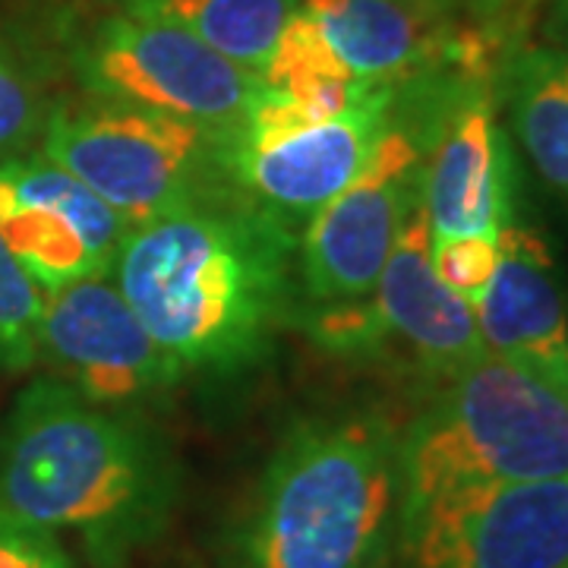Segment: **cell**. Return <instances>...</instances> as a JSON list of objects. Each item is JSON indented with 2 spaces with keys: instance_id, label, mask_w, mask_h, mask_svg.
Returning <instances> with one entry per match:
<instances>
[{
  "instance_id": "obj_1",
  "label": "cell",
  "mask_w": 568,
  "mask_h": 568,
  "mask_svg": "<svg viewBox=\"0 0 568 568\" xmlns=\"http://www.w3.org/2000/svg\"><path fill=\"white\" fill-rule=\"evenodd\" d=\"M297 237L231 190L130 227L111 278L183 376L237 379L304 320Z\"/></svg>"
},
{
  "instance_id": "obj_2",
  "label": "cell",
  "mask_w": 568,
  "mask_h": 568,
  "mask_svg": "<svg viewBox=\"0 0 568 568\" xmlns=\"http://www.w3.org/2000/svg\"><path fill=\"white\" fill-rule=\"evenodd\" d=\"M183 499V462L142 410L85 402L44 373L0 426V515L73 537L89 568H130Z\"/></svg>"
},
{
  "instance_id": "obj_3",
  "label": "cell",
  "mask_w": 568,
  "mask_h": 568,
  "mask_svg": "<svg viewBox=\"0 0 568 568\" xmlns=\"http://www.w3.org/2000/svg\"><path fill=\"white\" fill-rule=\"evenodd\" d=\"M402 499V426L376 410L306 414L227 508L215 568H392Z\"/></svg>"
},
{
  "instance_id": "obj_4",
  "label": "cell",
  "mask_w": 568,
  "mask_h": 568,
  "mask_svg": "<svg viewBox=\"0 0 568 568\" xmlns=\"http://www.w3.org/2000/svg\"><path fill=\"white\" fill-rule=\"evenodd\" d=\"M568 480V398L487 357L402 426V518L452 489Z\"/></svg>"
},
{
  "instance_id": "obj_5",
  "label": "cell",
  "mask_w": 568,
  "mask_h": 568,
  "mask_svg": "<svg viewBox=\"0 0 568 568\" xmlns=\"http://www.w3.org/2000/svg\"><path fill=\"white\" fill-rule=\"evenodd\" d=\"M219 136L200 123L82 95L51 108L39 152L136 227L231 193Z\"/></svg>"
},
{
  "instance_id": "obj_6",
  "label": "cell",
  "mask_w": 568,
  "mask_h": 568,
  "mask_svg": "<svg viewBox=\"0 0 568 568\" xmlns=\"http://www.w3.org/2000/svg\"><path fill=\"white\" fill-rule=\"evenodd\" d=\"M402 82H376L342 114L320 118L275 92L253 104L241 126L219 136L224 183L297 234L354 181L395 121Z\"/></svg>"
},
{
  "instance_id": "obj_7",
  "label": "cell",
  "mask_w": 568,
  "mask_h": 568,
  "mask_svg": "<svg viewBox=\"0 0 568 568\" xmlns=\"http://www.w3.org/2000/svg\"><path fill=\"white\" fill-rule=\"evenodd\" d=\"M67 63L85 99L181 118L212 133L241 126L268 89L260 73L196 36L118 3L73 29Z\"/></svg>"
},
{
  "instance_id": "obj_8",
  "label": "cell",
  "mask_w": 568,
  "mask_h": 568,
  "mask_svg": "<svg viewBox=\"0 0 568 568\" xmlns=\"http://www.w3.org/2000/svg\"><path fill=\"white\" fill-rule=\"evenodd\" d=\"M424 209L433 241L493 237L511 222L515 168L496 118V73L446 70L424 108Z\"/></svg>"
},
{
  "instance_id": "obj_9",
  "label": "cell",
  "mask_w": 568,
  "mask_h": 568,
  "mask_svg": "<svg viewBox=\"0 0 568 568\" xmlns=\"http://www.w3.org/2000/svg\"><path fill=\"white\" fill-rule=\"evenodd\" d=\"M424 200V142L398 118L364 171L304 224L297 278L304 304L369 297L410 209Z\"/></svg>"
},
{
  "instance_id": "obj_10",
  "label": "cell",
  "mask_w": 568,
  "mask_h": 568,
  "mask_svg": "<svg viewBox=\"0 0 568 568\" xmlns=\"http://www.w3.org/2000/svg\"><path fill=\"white\" fill-rule=\"evenodd\" d=\"M398 568H568V480L452 489L407 511Z\"/></svg>"
},
{
  "instance_id": "obj_11",
  "label": "cell",
  "mask_w": 568,
  "mask_h": 568,
  "mask_svg": "<svg viewBox=\"0 0 568 568\" xmlns=\"http://www.w3.org/2000/svg\"><path fill=\"white\" fill-rule=\"evenodd\" d=\"M39 361L85 402L142 410L186 379L111 275L44 294Z\"/></svg>"
},
{
  "instance_id": "obj_12",
  "label": "cell",
  "mask_w": 568,
  "mask_h": 568,
  "mask_svg": "<svg viewBox=\"0 0 568 568\" xmlns=\"http://www.w3.org/2000/svg\"><path fill=\"white\" fill-rule=\"evenodd\" d=\"M130 222L39 149L0 162V237L44 294L111 275Z\"/></svg>"
},
{
  "instance_id": "obj_13",
  "label": "cell",
  "mask_w": 568,
  "mask_h": 568,
  "mask_svg": "<svg viewBox=\"0 0 568 568\" xmlns=\"http://www.w3.org/2000/svg\"><path fill=\"white\" fill-rule=\"evenodd\" d=\"M366 313L373 323L369 357L402 361L429 386H443L489 357L474 306L452 294L433 272L424 200L410 209L398 244L366 297Z\"/></svg>"
},
{
  "instance_id": "obj_14",
  "label": "cell",
  "mask_w": 568,
  "mask_h": 568,
  "mask_svg": "<svg viewBox=\"0 0 568 568\" xmlns=\"http://www.w3.org/2000/svg\"><path fill=\"white\" fill-rule=\"evenodd\" d=\"M301 10L354 80L405 82L448 63H499L436 0H301Z\"/></svg>"
},
{
  "instance_id": "obj_15",
  "label": "cell",
  "mask_w": 568,
  "mask_h": 568,
  "mask_svg": "<svg viewBox=\"0 0 568 568\" xmlns=\"http://www.w3.org/2000/svg\"><path fill=\"white\" fill-rule=\"evenodd\" d=\"M474 316L489 357L525 369L568 398V304L540 231L515 219L499 231V263Z\"/></svg>"
},
{
  "instance_id": "obj_16",
  "label": "cell",
  "mask_w": 568,
  "mask_h": 568,
  "mask_svg": "<svg viewBox=\"0 0 568 568\" xmlns=\"http://www.w3.org/2000/svg\"><path fill=\"white\" fill-rule=\"evenodd\" d=\"M496 92L537 174L568 200V48H508L496 67Z\"/></svg>"
},
{
  "instance_id": "obj_17",
  "label": "cell",
  "mask_w": 568,
  "mask_h": 568,
  "mask_svg": "<svg viewBox=\"0 0 568 568\" xmlns=\"http://www.w3.org/2000/svg\"><path fill=\"white\" fill-rule=\"evenodd\" d=\"M123 10L171 22L231 63L263 77L301 0H114Z\"/></svg>"
},
{
  "instance_id": "obj_18",
  "label": "cell",
  "mask_w": 568,
  "mask_h": 568,
  "mask_svg": "<svg viewBox=\"0 0 568 568\" xmlns=\"http://www.w3.org/2000/svg\"><path fill=\"white\" fill-rule=\"evenodd\" d=\"M51 108L36 67L0 36V162L32 152Z\"/></svg>"
},
{
  "instance_id": "obj_19",
  "label": "cell",
  "mask_w": 568,
  "mask_h": 568,
  "mask_svg": "<svg viewBox=\"0 0 568 568\" xmlns=\"http://www.w3.org/2000/svg\"><path fill=\"white\" fill-rule=\"evenodd\" d=\"M44 291L0 237V369L22 373L39 364Z\"/></svg>"
},
{
  "instance_id": "obj_20",
  "label": "cell",
  "mask_w": 568,
  "mask_h": 568,
  "mask_svg": "<svg viewBox=\"0 0 568 568\" xmlns=\"http://www.w3.org/2000/svg\"><path fill=\"white\" fill-rule=\"evenodd\" d=\"M429 260H433L436 278L446 284L452 294L477 306V301L484 297V291L493 282L496 263H499V241H493V237L433 241L429 237Z\"/></svg>"
},
{
  "instance_id": "obj_21",
  "label": "cell",
  "mask_w": 568,
  "mask_h": 568,
  "mask_svg": "<svg viewBox=\"0 0 568 568\" xmlns=\"http://www.w3.org/2000/svg\"><path fill=\"white\" fill-rule=\"evenodd\" d=\"M0 568H80L61 537L0 515Z\"/></svg>"
},
{
  "instance_id": "obj_22",
  "label": "cell",
  "mask_w": 568,
  "mask_h": 568,
  "mask_svg": "<svg viewBox=\"0 0 568 568\" xmlns=\"http://www.w3.org/2000/svg\"><path fill=\"white\" fill-rule=\"evenodd\" d=\"M540 32L547 44L568 48V0H549L547 17L540 22Z\"/></svg>"
}]
</instances>
